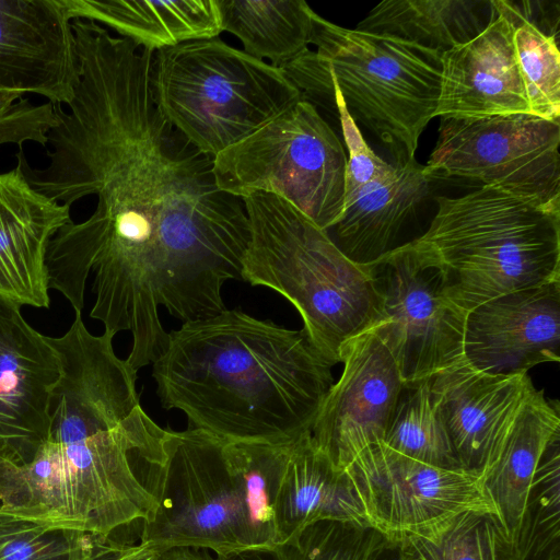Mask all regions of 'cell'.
I'll return each instance as SVG.
<instances>
[{
    "mask_svg": "<svg viewBox=\"0 0 560 560\" xmlns=\"http://www.w3.org/2000/svg\"><path fill=\"white\" fill-rule=\"evenodd\" d=\"M79 74L65 110L54 108L48 164L16 154L27 182L71 207L96 197L84 221L63 225L46 253L49 289L74 312L94 275L90 316L130 331L131 351L165 347L159 307L183 323L226 307L222 288L243 280L250 229L244 200L221 190L213 161L160 112L152 91L154 51L90 20L75 19Z\"/></svg>",
    "mask_w": 560,
    "mask_h": 560,
    "instance_id": "6da1fadb",
    "label": "cell"
},
{
    "mask_svg": "<svg viewBox=\"0 0 560 560\" xmlns=\"http://www.w3.org/2000/svg\"><path fill=\"white\" fill-rule=\"evenodd\" d=\"M49 416L48 438L28 464L0 462V504L40 524L115 540L120 528L148 522L167 429L141 407L136 380L107 365L68 364Z\"/></svg>",
    "mask_w": 560,
    "mask_h": 560,
    "instance_id": "7a4b0ae2",
    "label": "cell"
},
{
    "mask_svg": "<svg viewBox=\"0 0 560 560\" xmlns=\"http://www.w3.org/2000/svg\"><path fill=\"white\" fill-rule=\"evenodd\" d=\"M334 365L302 328L233 308L168 332L153 363L165 409L226 442L290 445L311 433Z\"/></svg>",
    "mask_w": 560,
    "mask_h": 560,
    "instance_id": "3957f363",
    "label": "cell"
},
{
    "mask_svg": "<svg viewBox=\"0 0 560 560\" xmlns=\"http://www.w3.org/2000/svg\"><path fill=\"white\" fill-rule=\"evenodd\" d=\"M294 444L167 430V459L154 487L158 506L142 523L140 542L159 552L207 549L218 558L279 544L273 505Z\"/></svg>",
    "mask_w": 560,
    "mask_h": 560,
    "instance_id": "277c9868",
    "label": "cell"
},
{
    "mask_svg": "<svg viewBox=\"0 0 560 560\" xmlns=\"http://www.w3.org/2000/svg\"><path fill=\"white\" fill-rule=\"evenodd\" d=\"M436 202L425 233L398 247L438 270L448 299L465 313L560 281V212L492 187Z\"/></svg>",
    "mask_w": 560,
    "mask_h": 560,
    "instance_id": "5b68a950",
    "label": "cell"
},
{
    "mask_svg": "<svg viewBox=\"0 0 560 560\" xmlns=\"http://www.w3.org/2000/svg\"><path fill=\"white\" fill-rule=\"evenodd\" d=\"M312 45L282 68L303 98L322 107L338 92L355 125L386 144L395 162L415 160L420 135L436 117L442 54L317 13Z\"/></svg>",
    "mask_w": 560,
    "mask_h": 560,
    "instance_id": "8992f818",
    "label": "cell"
},
{
    "mask_svg": "<svg viewBox=\"0 0 560 560\" xmlns=\"http://www.w3.org/2000/svg\"><path fill=\"white\" fill-rule=\"evenodd\" d=\"M243 200L250 229L243 280L287 299L315 348L339 363L343 345L380 319L370 265L351 260L327 231L284 199L254 194Z\"/></svg>",
    "mask_w": 560,
    "mask_h": 560,
    "instance_id": "52a82bcc",
    "label": "cell"
},
{
    "mask_svg": "<svg viewBox=\"0 0 560 560\" xmlns=\"http://www.w3.org/2000/svg\"><path fill=\"white\" fill-rule=\"evenodd\" d=\"M152 91L162 115L211 159L303 98L282 69L219 37L154 51Z\"/></svg>",
    "mask_w": 560,
    "mask_h": 560,
    "instance_id": "ba28073f",
    "label": "cell"
},
{
    "mask_svg": "<svg viewBox=\"0 0 560 560\" xmlns=\"http://www.w3.org/2000/svg\"><path fill=\"white\" fill-rule=\"evenodd\" d=\"M212 161L218 187L230 195H276L327 232L342 213L346 148L304 98Z\"/></svg>",
    "mask_w": 560,
    "mask_h": 560,
    "instance_id": "9c48e42d",
    "label": "cell"
},
{
    "mask_svg": "<svg viewBox=\"0 0 560 560\" xmlns=\"http://www.w3.org/2000/svg\"><path fill=\"white\" fill-rule=\"evenodd\" d=\"M560 124L532 114L441 118L423 173L467 179L560 212Z\"/></svg>",
    "mask_w": 560,
    "mask_h": 560,
    "instance_id": "30bf717a",
    "label": "cell"
},
{
    "mask_svg": "<svg viewBox=\"0 0 560 560\" xmlns=\"http://www.w3.org/2000/svg\"><path fill=\"white\" fill-rule=\"evenodd\" d=\"M343 471L368 524L392 541L434 539L469 511L499 515L482 476L419 462L382 441L363 450Z\"/></svg>",
    "mask_w": 560,
    "mask_h": 560,
    "instance_id": "8fae6325",
    "label": "cell"
},
{
    "mask_svg": "<svg viewBox=\"0 0 560 560\" xmlns=\"http://www.w3.org/2000/svg\"><path fill=\"white\" fill-rule=\"evenodd\" d=\"M368 265L380 294L374 328L390 349L405 384L466 362L467 313L448 299L438 270L400 247Z\"/></svg>",
    "mask_w": 560,
    "mask_h": 560,
    "instance_id": "7c38bea8",
    "label": "cell"
},
{
    "mask_svg": "<svg viewBox=\"0 0 560 560\" xmlns=\"http://www.w3.org/2000/svg\"><path fill=\"white\" fill-rule=\"evenodd\" d=\"M338 117L348 151L342 213L332 241L351 260L368 265L393 249L392 244L430 190V178L416 159L389 163L364 140L332 91L322 106Z\"/></svg>",
    "mask_w": 560,
    "mask_h": 560,
    "instance_id": "4fadbf2b",
    "label": "cell"
},
{
    "mask_svg": "<svg viewBox=\"0 0 560 560\" xmlns=\"http://www.w3.org/2000/svg\"><path fill=\"white\" fill-rule=\"evenodd\" d=\"M340 362L343 371L320 405L311 440L345 470L363 450L383 441L405 382L374 327L343 345Z\"/></svg>",
    "mask_w": 560,
    "mask_h": 560,
    "instance_id": "5bb4252c",
    "label": "cell"
},
{
    "mask_svg": "<svg viewBox=\"0 0 560 560\" xmlns=\"http://www.w3.org/2000/svg\"><path fill=\"white\" fill-rule=\"evenodd\" d=\"M61 362L21 305L0 295V462L28 464L50 430L49 401Z\"/></svg>",
    "mask_w": 560,
    "mask_h": 560,
    "instance_id": "9a60e30c",
    "label": "cell"
},
{
    "mask_svg": "<svg viewBox=\"0 0 560 560\" xmlns=\"http://www.w3.org/2000/svg\"><path fill=\"white\" fill-rule=\"evenodd\" d=\"M72 20L67 0H0V91L68 105L79 74Z\"/></svg>",
    "mask_w": 560,
    "mask_h": 560,
    "instance_id": "2e32d148",
    "label": "cell"
},
{
    "mask_svg": "<svg viewBox=\"0 0 560 560\" xmlns=\"http://www.w3.org/2000/svg\"><path fill=\"white\" fill-rule=\"evenodd\" d=\"M560 281L483 302L466 317L465 361L498 375L560 360Z\"/></svg>",
    "mask_w": 560,
    "mask_h": 560,
    "instance_id": "e0dca14e",
    "label": "cell"
},
{
    "mask_svg": "<svg viewBox=\"0 0 560 560\" xmlns=\"http://www.w3.org/2000/svg\"><path fill=\"white\" fill-rule=\"evenodd\" d=\"M534 385L527 373L498 375L463 362L431 377V396L463 469L485 479Z\"/></svg>",
    "mask_w": 560,
    "mask_h": 560,
    "instance_id": "ac0fdd59",
    "label": "cell"
},
{
    "mask_svg": "<svg viewBox=\"0 0 560 560\" xmlns=\"http://www.w3.org/2000/svg\"><path fill=\"white\" fill-rule=\"evenodd\" d=\"M493 16L469 42L441 56L436 116L475 118L530 114L513 44V21L505 1L492 0Z\"/></svg>",
    "mask_w": 560,
    "mask_h": 560,
    "instance_id": "d6986e66",
    "label": "cell"
},
{
    "mask_svg": "<svg viewBox=\"0 0 560 560\" xmlns=\"http://www.w3.org/2000/svg\"><path fill=\"white\" fill-rule=\"evenodd\" d=\"M70 206L36 190L18 164L0 173V295L21 306L48 307L46 253L71 222Z\"/></svg>",
    "mask_w": 560,
    "mask_h": 560,
    "instance_id": "ffe728a7",
    "label": "cell"
},
{
    "mask_svg": "<svg viewBox=\"0 0 560 560\" xmlns=\"http://www.w3.org/2000/svg\"><path fill=\"white\" fill-rule=\"evenodd\" d=\"M273 514L279 544L318 521L369 525L346 472L338 470L314 446L311 433L292 448L276 495Z\"/></svg>",
    "mask_w": 560,
    "mask_h": 560,
    "instance_id": "44dd1931",
    "label": "cell"
},
{
    "mask_svg": "<svg viewBox=\"0 0 560 560\" xmlns=\"http://www.w3.org/2000/svg\"><path fill=\"white\" fill-rule=\"evenodd\" d=\"M74 19L108 26L136 45L158 51L182 43L219 37L217 0H67Z\"/></svg>",
    "mask_w": 560,
    "mask_h": 560,
    "instance_id": "7402d4cb",
    "label": "cell"
},
{
    "mask_svg": "<svg viewBox=\"0 0 560 560\" xmlns=\"http://www.w3.org/2000/svg\"><path fill=\"white\" fill-rule=\"evenodd\" d=\"M560 435L559 402L536 388L525 399L508 434L501 454L485 479L499 515L514 537L545 451Z\"/></svg>",
    "mask_w": 560,
    "mask_h": 560,
    "instance_id": "603a6c76",
    "label": "cell"
},
{
    "mask_svg": "<svg viewBox=\"0 0 560 560\" xmlns=\"http://www.w3.org/2000/svg\"><path fill=\"white\" fill-rule=\"evenodd\" d=\"M493 12L492 0H387L375 5L355 30L443 54L476 37Z\"/></svg>",
    "mask_w": 560,
    "mask_h": 560,
    "instance_id": "cb8c5ba5",
    "label": "cell"
},
{
    "mask_svg": "<svg viewBox=\"0 0 560 560\" xmlns=\"http://www.w3.org/2000/svg\"><path fill=\"white\" fill-rule=\"evenodd\" d=\"M222 32L249 56L282 69L310 49L316 12L304 0H217Z\"/></svg>",
    "mask_w": 560,
    "mask_h": 560,
    "instance_id": "d4e9b609",
    "label": "cell"
},
{
    "mask_svg": "<svg viewBox=\"0 0 560 560\" xmlns=\"http://www.w3.org/2000/svg\"><path fill=\"white\" fill-rule=\"evenodd\" d=\"M382 442L419 462L463 469L432 401L431 378L404 385Z\"/></svg>",
    "mask_w": 560,
    "mask_h": 560,
    "instance_id": "484cf974",
    "label": "cell"
},
{
    "mask_svg": "<svg viewBox=\"0 0 560 560\" xmlns=\"http://www.w3.org/2000/svg\"><path fill=\"white\" fill-rule=\"evenodd\" d=\"M389 541L373 527L357 522L318 521L291 539L269 548L230 555L220 560H370ZM218 558V557H217Z\"/></svg>",
    "mask_w": 560,
    "mask_h": 560,
    "instance_id": "4316f807",
    "label": "cell"
},
{
    "mask_svg": "<svg viewBox=\"0 0 560 560\" xmlns=\"http://www.w3.org/2000/svg\"><path fill=\"white\" fill-rule=\"evenodd\" d=\"M407 560H514V540L498 514L465 512L434 539L402 541Z\"/></svg>",
    "mask_w": 560,
    "mask_h": 560,
    "instance_id": "83f0119b",
    "label": "cell"
},
{
    "mask_svg": "<svg viewBox=\"0 0 560 560\" xmlns=\"http://www.w3.org/2000/svg\"><path fill=\"white\" fill-rule=\"evenodd\" d=\"M505 4L514 25L513 44L530 114L559 121L560 52L557 38L528 21L513 1H505Z\"/></svg>",
    "mask_w": 560,
    "mask_h": 560,
    "instance_id": "f1b7e54d",
    "label": "cell"
},
{
    "mask_svg": "<svg viewBox=\"0 0 560 560\" xmlns=\"http://www.w3.org/2000/svg\"><path fill=\"white\" fill-rule=\"evenodd\" d=\"M101 538L40 524L0 504V560H84Z\"/></svg>",
    "mask_w": 560,
    "mask_h": 560,
    "instance_id": "f546056e",
    "label": "cell"
},
{
    "mask_svg": "<svg viewBox=\"0 0 560 560\" xmlns=\"http://www.w3.org/2000/svg\"><path fill=\"white\" fill-rule=\"evenodd\" d=\"M20 92L0 91V145L48 144V132L58 122L54 104H33Z\"/></svg>",
    "mask_w": 560,
    "mask_h": 560,
    "instance_id": "4dcf8cb0",
    "label": "cell"
},
{
    "mask_svg": "<svg viewBox=\"0 0 560 560\" xmlns=\"http://www.w3.org/2000/svg\"><path fill=\"white\" fill-rule=\"evenodd\" d=\"M514 560H560V539L518 537L514 541Z\"/></svg>",
    "mask_w": 560,
    "mask_h": 560,
    "instance_id": "1f68e13d",
    "label": "cell"
},
{
    "mask_svg": "<svg viewBox=\"0 0 560 560\" xmlns=\"http://www.w3.org/2000/svg\"><path fill=\"white\" fill-rule=\"evenodd\" d=\"M144 545L102 537L94 551L84 560H137Z\"/></svg>",
    "mask_w": 560,
    "mask_h": 560,
    "instance_id": "d6a6232c",
    "label": "cell"
},
{
    "mask_svg": "<svg viewBox=\"0 0 560 560\" xmlns=\"http://www.w3.org/2000/svg\"><path fill=\"white\" fill-rule=\"evenodd\" d=\"M159 560H220L207 549L175 547L160 552Z\"/></svg>",
    "mask_w": 560,
    "mask_h": 560,
    "instance_id": "836d02e7",
    "label": "cell"
},
{
    "mask_svg": "<svg viewBox=\"0 0 560 560\" xmlns=\"http://www.w3.org/2000/svg\"><path fill=\"white\" fill-rule=\"evenodd\" d=\"M370 560H404V545L389 540Z\"/></svg>",
    "mask_w": 560,
    "mask_h": 560,
    "instance_id": "e575fe53",
    "label": "cell"
},
{
    "mask_svg": "<svg viewBox=\"0 0 560 560\" xmlns=\"http://www.w3.org/2000/svg\"><path fill=\"white\" fill-rule=\"evenodd\" d=\"M404 560H407V559H405V557H404Z\"/></svg>",
    "mask_w": 560,
    "mask_h": 560,
    "instance_id": "d590c367",
    "label": "cell"
}]
</instances>
